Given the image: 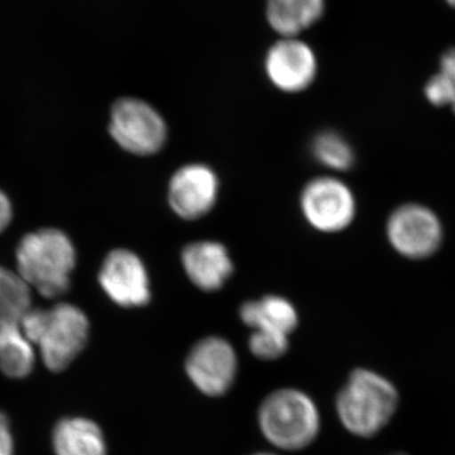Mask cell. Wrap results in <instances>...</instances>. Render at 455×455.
Returning a JSON list of instances; mask_svg holds the SVG:
<instances>
[{
  "mask_svg": "<svg viewBox=\"0 0 455 455\" xmlns=\"http://www.w3.org/2000/svg\"><path fill=\"white\" fill-rule=\"evenodd\" d=\"M17 274L46 299L70 290L76 250L70 236L56 228H42L20 239L16 250Z\"/></svg>",
  "mask_w": 455,
  "mask_h": 455,
  "instance_id": "obj_1",
  "label": "cell"
},
{
  "mask_svg": "<svg viewBox=\"0 0 455 455\" xmlns=\"http://www.w3.org/2000/svg\"><path fill=\"white\" fill-rule=\"evenodd\" d=\"M181 265L190 283L204 292L218 291L235 272L226 245L209 239L185 245Z\"/></svg>",
  "mask_w": 455,
  "mask_h": 455,
  "instance_id": "obj_12",
  "label": "cell"
},
{
  "mask_svg": "<svg viewBox=\"0 0 455 455\" xmlns=\"http://www.w3.org/2000/svg\"><path fill=\"white\" fill-rule=\"evenodd\" d=\"M108 131L122 149L140 157L158 154L169 139L164 116L139 98H121L113 104Z\"/></svg>",
  "mask_w": 455,
  "mask_h": 455,
  "instance_id": "obj_5",
  "label": "cell"
},
{
  "mask_svg": "<svg viewBox=\"0 0 455 455\" xmlns=\"http://www.w3.org/2000/svg\"><path fill=\"white\" fill-rule=\"evenodd\" d=\"M392 455H407V454H392Z\"/></svg>",
  "mask_w": 455,
  "mask_h": 455,
  "instance_id": "obj_25",
  "label": "cell"
},
{
  "mask_svg": "<svg viewBox=\"0 0 455 455\" xmlns=\"http://www.w3.org/2000/svg\"><path fill=\"white\" fill-rule=\"evenodd\" d=\"M400 396L386 377L358 368L349 374L335 400L338 418L350 434L372 438L396 414Z\"/></svg>",
  "mask_w": 455,
  "mask_h": 455,
  "instance_id": "obj_3",
  "label": "cell"
},
{
  "mask_svg": "<svg viewBox=\"0 0 455 455\" xmlns=\"http://www.w3.org/2000/svg\"><path fill=\"white\" fill-rule=\"evenodd\" d=\"M289 335L268 331H252L248 348L260 361H276L289 350Z\"/></svg>",
  "mask_w": 455,
  "mask_h": 455,
  "instance_id": "obj_20",
  "label": "cell"
},
{
  "mask_svg": "<svg viewBox=\"0 0 455 455\" xmlns=\"http://www.w3.org/2000/svg\"><path fill=\"white\" fill-rule=\"evenodd\" d=\"M448 4L455 8V0H447Z\"/></svg>",
  "mask_w": 455,
  "mask_h": 455,
  "instance_id": "obj_23",
  "label": "cell"
},
{
  "mask_svg": "<svg viewBox=\"0 0 455 455\" xmlns=\"http://www.w3.org/2000/svg\"><path fill=\"white\" fill-rule=\"evenodd\" d=\"M20 325L27 339L40 349L44 366L53 372L70 367L88 346V316L68 302H59L49 309L31 307Z\"/></svg>",
  "mask_w": 455,
  "mask_h": 455,
  "instance_id": "obj_2",
  "label": "cell"
},
{
  "mask_svg": "<svg viewBox=\"0 0 455 455\" xmlns=\"http://www.w3.org/2000/svg\"><path fill=\"white\" fill-rule=\"evenodd\" d=\"M220 190V178L212 167L204 164H188L171 176L167 202L171 211L181 220H202L214 209Z\"/></svg>",
  "mask_w": 455,
  "mask_h": 455,
  "instance_id": "obj_10",
  "label": "cell"
},
{
  "mask_svg": "<svg viewBox=\"0 0 455 455\" xmlns=\"http://www.w3.org/2000/svg\"><path fill=\"white\" fill-rule=\"evenodd\" d=\"M305 220L320 233H339L347 229L357 214L355 194L346 182L334 176L310 180L300 196Z\"/></svg>",
  "mask_w": 455,
  "mask_h": 455,
  "instance_id": "obj_6",
  "label": "cell"
},
{
  "mask_svg": "<svg viewBox=\"0 0 455 455\" xmlns=\"http://www.w3.org/2000/svg\"><path fill=\"white\" fill-rule=\"evenodd\" d=\"M99 283L108 298L125 309L143 307L151 301V280L139 254L125 248L110 251L101 263Z\"/></svg>",
  "mask_w": 455,
  "mask_h": 455,
  "instance_id": "obj_9",
  "label": "cell"
},
{
  "mask_svg": "<svg viewBox=\"0 0 455 455\" xmlns=\"http://www.w3.org/2000/svg\"><path fill=\"white\" fill-rule=\"evenodd\" d=\"M239 317L252 331H276L289 337L299 325V313L295 305L278 295L245 301L239 309Z\"/></svg>",
  "mask_w": 455,
  "mask_h": 455,
  "instance_id": "obj_13",
  "label": "cell"
},
{
  "mask_svg": "<svg viewBox=\"0 0 455 455\" xmlns=\"http://www.w3.org/2000/svg\"><path fill=\"white\" fill-rule=\"evenodd\" d=\"M386 232L394 250L410 259H427L443 243L442 221L420 204L398 206L388 218Z\"/></svg>",
  "mask_w": 455,
  "mask_h": 455,
  "instance_id": "obj_7",
  "label": "cell"
},
{
  "mask_svg": "<svg viewBox=\"0 0 455 455\" xmlns=\"http://www.w3.org/2000/svg\"><path fill=\"white\" fill-rule=\"evenodd\" d=\"M35 347L20 324H0V371L11 379H25L35 367Z\"/></svg>",
  "mask_w": 455,
  "mask_h": 455,
  "instance_id": "obj_16",
  "label": "cell"
},
{
  "mask_svg": "<svg viewBox=\"0 0 455 455\" xmlns=\"http://www.w3.org/2000/svg\"><path fill=\"white\" fill-rule=\"evenodd\" d=\"M252 455H276V454H272V453H257V454H252Z\"/></svg>",
  "mask_w": 455,
  "mask_h": 455,
  "instance_id": "obj_24",
  "label": "cell"
},
{
  "mask_svg": "<svg viewBox=\"0 0 455 455\" xmlns=\"http://www.w3.org/2000/svg\"><path fill=\"white\" fill-rule=\"evenodd\" d=\"M259 427L263 436L283 451H301L319 435L320 414L309 395L296 388H281L269 394L259 409Z\"/></svg>",
  "mask_w": 455,
  "mask_h": 455,
  "instance_id": "obj_4",
  "label": "cell"
},
{
  "mask_svg": "<svg viewBox=\"0 0 455 455\" xmlns=\"http://www.w3.org/2000/svg\"><path fill=\"white\" fill-rule=\"evenodd\" d=\"M425 97L435 107H451L455 114V47L443 53L438 73L425 85Z\"/></svg>",
  "mask_w": 455,
  "mask_h": 455,
  "instance_id": "obj_19",
  "label": "cell"
},
{
  "mask_svg": "<svg viewBox=\"0 0 455 455\" xmlns=\"http://www.w3.org/2000/svg\"><path fill=\"white\" fill-rule=\"evenodd\" d=\"M13 220V205L4 191L0 190V235L11 226Z\"/></svg>",
  "mask_w": 455,
  "mask_h": 455,
  "instance_id": "obj_22",
  "label": "cell"
},
{
  "mask_svg": "<svg viewBox=\"0 0 455 455\" xmlns=\"http://www.w3.org/2000/svg\"><path fill=\"white\" fill-rule=\"evenodd\" d=\"M14 442L11 424L5 414L0 411V455H13Z\"/></svg>",
  "mask_w": 455,
  "mask_h": 455,
  "instance_id": "obj_21",
  "label": "cell"
},
{
  "mask_svg": "<svg viewBox=\"0 0 455 455\" xmlns=\"http://www.w3.org/2000/svg\"><path fill=\"white\" fill-rule=\"evenodd\" d=\"M56 455H107L103 431L85 418H66L57 423L52 433Z\"/></svg>",
  "mask_w": 455,
  "mask_h": 455,
  "instance_id": "obj_15",
  "label": "cell"
},
{
  "mask_svg": "<svg viewBox=\"0 0 455 455\" xmlns=\"http://www.w3.org/2000/svg\"><path fill=\"white\" fill-rule=\"evenodd\" d=\"M311 154L317 164L338 172L352 169L355 161V151L348 140L334 131L317 133L311 142Z\"/></svg>",
  "mask_w": 455,
  "mask_h": 455,
  "instance_id": "obj_18",
  "label": "cell"
},
{
  "mask_svg": "<svg viewBox=\"0 0 455 455\" xmlns=\"http://www.w3.org/2000/svg\"><path fill=\"white\" fill-rule=\"evenodd\" d=\"M185 371L202 394L224 396L235 381L238 357L229 341L211 335L194 344L185 361Z\"/></svg>",
  "mask_w": 455,
  "mask_h": 455,
  "instance_id": "obj_8",
  "label": "cell"
},
{
  "mask_svg": "<svg viewBox=\"0 0 455 455\" xmlns=\"http://www.w3.org/2000/svg\"><path fill=\"white\" fill-rule=\"evenodd\" d=\"M324 11L325 0H267L266 17L281 38H290L315 25Z\"/></svg>",
  "mask_w": 455,
  "mask_h": 455,
  "instance_id": "obj_14",
  "label": "cell"
},
{
  "mask_svg": "<svg viewBox=\"0 0 455 455\" xmlns=\"http://www.w3.org/2000/svg\"><path fill=\"white\" fill-rule=\"evenodd\" d=\"M32 307V290L17 272L0 265V324H20Z\"/></svg>",
  "mask_w": 455,
  "mask_h": 455,
  "instance_id": "obj_17",
  "label": "cell"
},
{
  "mask_svg": "<svg viewBox=\"0 0 455 455\" xmlns=\"http://www.w3.org/2000/svg\"><path fill=\"white\" fill-rule=\"evenodd\" d=\"M265 71L272 85L281 92H304L315 82V52L298 37L281 38L265 57Z\"/></svg>",
  "mask_w": 455,
  "mask_h": 455,
  "instance_id": "obj_11",
  "label": "cell"
}]
</instances>
